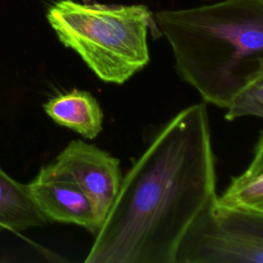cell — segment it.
<instances>
[{
	"label": "cell",
	"instance_id": "6da1fadb",
	"mask_svg": "<svg viewBox=\"0 0 263 263\" xmlns=\"http://www.w3.org/2000/svg\"><path fill=\"white\" fill-rule=\"evenodd\" d=\"M216 184L208 108L200 102L160 125L134 159L84 262L176 263L188 227L217 197Z\"/></svg>",
	"mask_w": 263,
	"mask_h": 263
},
{
	"label": "cell",
	"instance_id": "7a4b0ae2",
	"mask_svg": "<svg viewBox=\"0 0 263 263\" xmlns=\"http://www.w3.org/2000/svg\"><path fill=\"white\" fill-rule=\"evenodd\" d=\"M179 77L203 103L226 109L237 90L263 72V0H223L154 15Z\"/></svg>",
	"mask_w": 263,
	"mask_h": 263
},
{
	"label": "cell",
	"instance_id": "3957f363",
	"mask_svg": "<svg viewBox=\"0 0 263 263\" xmlns=\"http://www.w3.org/2000/svg\"><path fill=\"white\" fill-rule=\"evenodd\" d=\"M46 18L60 42L104 82L123 84L150 61L151 13L145 5L54 2Z\"/></svg>",
	"mask_w": 263,
	"mask_h": 263
},
{
	"label": "cell",
	"instance_id": "277c9868",
	"mask_svg": "<svg viewBox=\"0 0 263 263\" xmlns=\"http://www.w3.org/2000/svg\"><path fill=\"white\" fill-rule=\"evenodd\" d=\"M176 263H263V214L212 200L184 234Z\"/></svg>",
	"mask_w": 263,
	"mask_h": 263
},
{
	"label": "cell",
	"instance_id": "5b68a950",
	"mask_svg": "<svg viewBox=\"0 0 263 263\" xmlns=\"http://www.w3.org/2000/svg\"><path fill=\"white\" fill-rule=\"evenodd\" d=\"M54 163L80 185L92 204L100 228L121 183L119 159L96 145L73 140L57 156Z\"/></svg>",
	"mask_w": 263,
	"mask_h": 263
},
{
	"label": "cell",
	"instance_id": "8992f818",
	"mask_svg": "<svg viewBox=\"0 0 263 263\" xmlns=\"http://www.w3.org/2000/svg\"><path fill=\"white\" fill-rule=\"evenodd\" d=\"M28 186L47 221L79 225L92 235L99 230L90 200L76 180L54 162L41 166Z\"/></svg>",
	"mask_w": 263,
	"mask_h": 263
},
{
	"label": "cell",
	"instance_id": "52a82bcc",
	"mask_svg": "<svg viewBox=\"0 0 263 263\" xmlns=\"http://www.w3.org/2000/svg\"><path fill=\"white\" fill-rule=\"evenodd\" d=\"M45 113L59 125L68 127L85 139H95L103 129V110L88 91L73 88L69 92L49 99Z\"/></svg>",
	"mask_w": 263,
	"mask_h": 263
},
{
	"label": "cell",
	"instance_id": "ba28073f",
	"mask_svg": "<svg viewBox=\"0 0 263 263\" xmlns=\"http://www.w3.org/2000/svg\"><path fill=\"white\" fill-rule=\"evenodd\" d=\"M47 222L28 184L12 179L0 166V231L21 232Z\"/></svg>",
	"mask_w": 263,
	"mask_h": 263
},
{
	"label": "cell",
	"instance_id": "9c48e42d",
	"mask_svg": "<svg viewBox=\"0 0 263 263\" xmlns=\"http://www.w3.org/2000/svg\"><path fill=\"white\" fill-rule=\"evenodd\" d=\"M217 202L229 209L263 214V133L260 130L248 168L231 179L230 185Z\"/></svg>",
	"mask_w": 263,
	"mask_h": 263
},
{
	"label": "cell",
	"instance_id": "30bf717a",
	"mask_svg": "<svg viewBox=\"0 0 263 263\" xmlns=\"http://www.w3.org/2000/svg\"><path fill=\"white\" fill-rule=\"evenodd\" d=\"M225 119L232 121L242 116H263V72L248 80L233 96L226 108Z\"/></svg>",
	"mask_w": 263,
	"mask_h": 263
}]
</instances>
